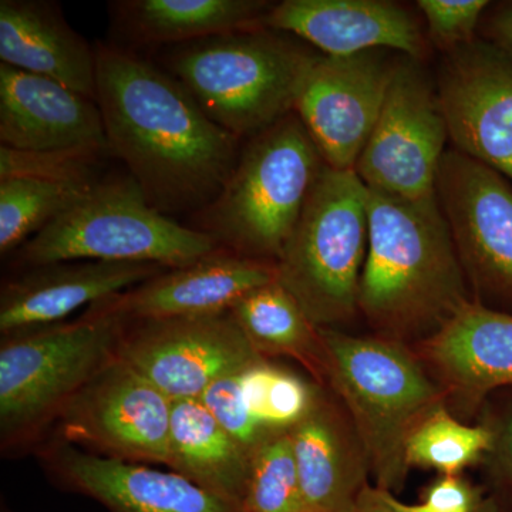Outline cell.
<instances>
[{"label": "cell", "mask_w": 512, "mask_h": 512, "mask_svg": "<svg viewBox=\"0 0 512 512\" xmlns=\"http://www.w3.org/2000/svg\"><path fill=\"white\" fill-rule=\"evenodd\" d=\"M96 103L111 154L167 217L208 207L238 163L241 138L174 76L126 49L96 46Z\"/></svg>", "instance_id": "6da1fadb"}, {"label": "cell", "mask_w": 512, "mask_h": 512, "mask_svg": "<svg viewBox=\"0 0 512 512\" xmlns=\"http://www.w3.org/2000/svg\"><path fill=\"white\" fill-rule=\"evenodd\" d=\"M367 212L359 313L375 335L414 348L474 302L453 235L436 194L409 200L369 190Z\"/></svg>", "instance_id": "7a4b0ae2"}, {"label": "cell", "mask_w": 512, "mask_h": 512, "mask_svg": "<svg viewBox=\"0 0 512 512\" xmlns=\"http://www.w3.org/2000/svg\"><path fill=\"white\" fill-rule=\"evenodd\" d=\"M328 362L326 386L355 424L370 478L396 495L409 477L406 444L414 429L441 406L446 392L406 343L382 336L320 329Z\"/></svg>", "instance_id": "3957f363"}, {"label": "cell", "mask_w": 512, "mask_h": 512, "mask_svg": "<svg viewBox=\"0 0 512 512\" xmlns=\"http://www.w3.org/2000/svg\"><path fill=\"white\" fill-rule=\"evenodd\" d=\"M325 161L295 113L249 138L218 197L195 229L221 248L276 265Z\"/></svg>", "instance_id": "277c9868"}, {"label": "cell", "mask_w": 512, "mask_h": 512, "mask_svg": "<svg viewBox=\"0 0 512 512\" xmlns=\"http://www.w3.org/2000/svg\"><path fill=\"white\" fill-rule=\"evenodd\" d=\"M127 320L84 311L73 322L2 336L0 450L40 448L84 384L117 355Z\"/></svg>", "instance_id": "5b68a950"}, {"label": "cell", "mask_w": 512, "mask_h": 512, "mask_svg": "<svg viewBox=\"0 0 512 512\" xmlns=\"http://www.w3.org/2000/svg\"><path fill=\"white\" fill-rule=\"evenodd\" d=\"M318 57L256 28L185 43L170 69L212 121L242 140L293 113Z\"/></svg>", "instance_id": "8992f818"}, {"label": "cell", "mask_w": 512, "mask_h": 512, "mask_svg": "<svg viewBox=\"0 0 512 512\" xmlns=\"http://www.w3.org/2000/svg\"><path fill=\"white\" fill-rule=\"evenodd\" d=\"M221 249L205 232L157 211L130 174L92 190L15 252L25 268L94 261L181 268Z\"/></svg>", "instance_id": "52a82bcc"}, {"label": "cell", "mask_w": 512, "mask_h": 512, "mask_svg": "<svg viewBox=\"0 0 512 512\" xmlns=\"http://www.w3.org/2000/svg\"><path fill=\"white\" fill-rule=\"evenodd\" d=\"M369 190L355 170L323 165L298 225L276 262V281L313 325L340 329L359 315L369 242Z\"/></svg>", "instance_id": "ba28073f"}, {"label": "cell", "mask_w": 512, "mask_h": 512, "mask_svg": "<svg viewBox=\"0 0 512 512\" xmlns=\"http://www.w3.org/2000/svg\"><path fill=\"white\" fill-rule=\"evenodd\" d=\"M173 400L119 356L70 400L57 439L94 456L170 467Z\"/></svg>", "instance_id": "9c48e42d"}, {"label": "cell", "mask_w": 512, "mask_h": 512, "mask_svg": "<svg viewBox=\"0 0 512 512\" xmlns=\"http://www.w3.org/2000/svg\"><path fill=\"white\" fill-rule=\"evenodd\" d=\"M436 197L473 301L512 313L510 180L453 148L441 160Z\"/></svg>", "instance_id": "30bf717a"}, {"label": "cell", "mask_w": 512, "mask_h": 512, "mask_svg": "<svg viewBox=\"0 0 512 512\" xmlns=\"http://www.w3.org/2000/svg\"><path fill=\"white\" fill-rule=\"evenodd\" d=\"M448 127L437 89L419 60L397 63L376 126L355 171L369 190L393 197L436 194L437 174L446 154Z\"/></svg>", "instance_id": "8fae6325"}, {"label": "cell", "mask_w": 512, "mask_h": 512, "mask_svg": "<svg viewBox=\"0 0 512 512\" xmlns=\"http://www.w3.org/2000/svg\"><path fill=\"white\" fill-rule=\"evenodd\" d=\"M117 356L171 400L200 399L212 383L264 359L229 312L128 322Z\"/></svg>", "instance_id": "7c38bea8"}, {"label": "cell", "mask_w": 512, "mask_h": 512, "mask_svg": "<svg viewBox=\"0 0 512 512\" xmlns=\"http://www.w3.org/2000/svg\"><path fill=\"white\" fill-rule=\"evenodd\" d=\"M396 67L383 50L348 57L320 53L293 113L326 165L335 170H355L383 109Z\"/></svg>", "instance_id": "4fadbf2b"}, {"label": "cell", "mask_w": 512, "mask_h": 512, "mask_svg": "<svg viewBox=\"0 0 512 512\" xmlns=\"http://www.w3.org/2000/svg\"><path fill=\"white\" fill-rule=\"evenodd\" d=\"M437 94L454 148L512 181V59L468 43L448 52Z\"/></svg>", "instance_id": "5bb4252c"}, {"label": "cell", "mask_w": 512, "mask_h": 512, "mask_svg": "<svg viewBox=\"0 0 512 512\" xmlns=\"http://www.w3.org/2000/svg\"><path fill=\"white\" fill-rule=\"evenodd\" d=\"M39 451L57 485L110 512H245L174 471L94 456L59 439Z\"/></svg>", "instance_id": "9a60e30c"}, {"label": "cell", "mask_w": 512, "mask_h": 512, "mask_svg": "<svg viewBox=\"0 0 512 512\" xmlns=\"http://www.w3.org/2000/svg\"><path fill=\"white\" fill-rule=\"evenodd\" d=\"M413 349L446 392L448 410L466 423L491 394L512 389V313L471 302Z\"/></svg>", "instance_id": "2e32d148"}, {"label": "cell", "mask_w": 512, "mask_h": 512, "mask_svg": "<svg viewBox=\"0 0 512 512\" xmlns=\"http://www.w3.org/2000/svg\"><path fill=\"white\" fill-rule=\"evenodd\" d=\"M276 281V265L218 249L194 264L167 269L86 312L140 320L221 315L247 293Z\"/></svg>", "instance_id": "e0dca14e"}, {"label": "cell", "mask_w": 512, "mask_h": 512, "mask_svg": "<svg viewBox=\"0 0 512 512\" xmlns=\"http://www.w3.org/2000/svg\"><path fill=\"white\" fill-rule=\"evenodd\" d=\"M262 28L291 33L330 57L384 49L414 60L426 55L419 23L387 0H285L266 13Z\"/></svg>", "instance_id": "ac0fdd59"}, {"label": "cell", "mask_w": 512, "mask_h": 512, "mask_svg": "<svg viewBox=\"0 0 512 512\" xmlns=\"http://www.w3.org/2000/svg\"><path fill=\"white\" fill-rule=\"evenodd\" d=\"M167 269L153 264L59 262L26 268L2 286L0 335L62 323L79 309L150 281Z\"/></svg>", "instance_id": "d6986e66"}, {"label": "cell", "mask_w": 512, "mask_h": 512, "mask_svg": "<svg viewBox=\"0 0 512 512\" xmlns=\"http://www.w3.org/2000/svg\"><path fill=\"white\" fill-rule=\"evenodd\" d=\"M306 512H355L372 484L365 447L345 406L320 387L308 416L291 431Z\"/></svg>", "instance_id": "ffe728a7"}, {"label": "cell", "mask_w": 512, "mask_h": 512, "mask_svg": "<svg viewBox=\"0 0 512 512\" xmlns=\"http://www.w3.org/2000/svg\"><path fill=\"white\" fill-rule=\"evenodd\" d=\"M0 146L22 151L110 148L96 100L3 63Z\"/></svg>", "instance_id": "44dd1931"}, {"label": "cell", "mask_w": 512, "mask_h": 512, "mask_svg": "<svg viewBox=\"0 0 512 512\" xmlns=\"http://www.w3.org/2000/svg\"><path fill=\"white\" fill-rule=\"evenodd\" d=\"M0 60L96 100V49L46 0L0 2Z\"/></svg>", "instance_id": "7402d4cb"}, {"label": "cell", "mask_w": 512, "mask_h": 512, "mask_svg": "<svg viewBox=\"0 0 512 512\" xmlns=\"http://www.w3.org/2000/svg\"><path fill=\"white\" fill-rule=\"evenodd\" d=\"M265 0H117L111 18L121 36L141 46L191 43L262 28Z\"/></svg>", "instance_id": "603a6c76"}, {"label": "cell", "mask_w": 512, "mask_h": 512, "mask_svg": "<svg viewBox=\"0 0 512 512\" xmlns=\"http://www.w3.org/2000/svg\"><path fill=\"white\" fill-rule=\"evenodd\" d=\"M170 470L244 508L251 454L200 399L173 400Z\"/></svg>", "instance_id": "cb8c5ba5"}, {"label": "cell", "mask_w": 512, "mask_h": 512, "mask_svg": "<svg viewBox=\"0 0 512 512\" xmlns=\"http://www.w3.org/2000/svg\"><path fill=\"white\" fill-rule=\"evenodd\" d=\"M229 313L258 355L295 360L312 380L326 386L328 362L320 329L278 281L247 293Z\"/></svg>", "instance_id": "d4e9b609"}, {"label": "cell", "mask_w": 512, "mask_h": 512, "mask_svg": "<svg viewBox=\"0 0 512 512\" xmlns=\"http://www.w3.org/2000/svg\"><path fill=\"white\" fill-rule=\"evenodd\" d=\"M100 180H0V254H15L30 238L82 200Z\"/></svg>", "instance_id": "484cf974"}, {"label": "cell", "mask_w": 512, "mask_h": 512, "mask_svg": "<svg viewBox=\"0 0 512 512\" xmlns=\"http://www.w3.org/2000/svg\"><path fill=\"white\" fill-rule=\"evenodd\" d=\"M490 444L491 433L484 424L466 423L441 406L410 434L406 463L440 476H463L468 467L481 463Z\"/></svg>", "instance_id": "4316f807"}, {"label": "cell", "mask_w": 512, "mask_h": 512, "mask_svg": "<svg viewBox=\"0 0 512 512\" xmlns=\"http://www.w3.org/2000/svg\"><path fill=\"white\" fill-rule=\"evenodd\" d=\"M320 387L315 380L268 359L259 360L241 373L248 412L271 433L291 431L301 423L318 399Z\"/></svg>", "instance_id": "83f0119b"}, {"label": "cell", "mask_w": 512, "mask_h": 512, "mask_svg": "<svg viewBox=\"0 0 512 512\" xmlns=\"http://www.w3.org/2000/svg\"><path fill=\"white\" fill-rule=\"evenodd\" d=\"M245 512H306L289 431L268 437L251 454Z\"/></svg>", "instance_id": "f1b7e54d"}, {"label": "cell", "mask_w": 512, "mask_h": 512, "mask_svg": "<svg viewBox=\"0 0 512 512\" xmlns=\"http://www.w3.org/2000/svg\"><path fill=\"white\" fill-rule=\"evenodd\" d=\"M107 156L111 151L104 147L22 151L0 146V180L97 181V170Z\"/></svg>", "instance_id": "f546056e"}, {"label": "cell", "mask_w": 512, "mask_h": 512, "mask_svg": "<svg viewBox=\"0 0 512 512\" xmlns=\"http://www.w3.org/2000/svg\"><path fill=\"white\" fill-rule=\"evenodd\" d=\"M477 417L491 433L490 448L481 460L485 493L498 512H512V392L491 394Z\"/></svg>", "instance_id": "4dcf8cb0"}, {"label": "cell", "mask_w": 512, "mask_h": 512, "mask_svg": "<svg viewBox=\"0 0 512 512\" xmlns=\"http://www.w3.org/2000/svg\"><path fill=\"white\" fill-rule=\"evenodd\" d=\"M245 370V369H244ZM241 373L222 377L212 383L200 397L202 404L215 420L241 444L249 454L254 453L268 437L276 433L259 426L247 409L241 389Z\"/></svg>", "instance_id": "1f68e13d"}, {"label": "cell", "mask_w": 512, "mask_h": 512, "mask_svg": "<svg viewBox=\"0 0 512 512\" xmlns=\"http://www.w3.org/2000/svg\"><path fill=\"white\" fill-rule=\"evenodd\" d=\"M419 9L426 18L429 36L437 46L448 52L473 42L481 13L488 6L485 0H419Z\"/></svg>", "instance_id": "d6a6232c"}, {"label": "cell", "mask_w": 512, "mask_h": 512, "mask_svg": "<svg viewBox=\"0 0 512 512\" xmlns=\"http://www.w3.org/2000/svg\"><path fill=\"white\" fill-rule=\"evenodd\" d=\"M389 500L402 512H498L484 488L464 476L437 477L424 488L420 503H403L390 493Z\"/></svg>", "instance_id": "836d02e7"}, {"label": "cell", "mask_w": 512, "mask_h": 512, "mask_svg": "<svg viewBox=\"0 0 512 512\" xmlns=\"http://www.w3.org/2000/svg\"><path fill=\"white\" fill-rule=\"evenodd\" d=\"M490 36L494 46L512 59V5L500 10L491 20Z\"/></svg>", "instance_id": "e575fe53"}, {"label": "cell", "mask_w": 512, "mask_h": 512, "mask_svg": "<svg viewBox=\"0 0 512 512\" xmlns=\"http://www.w3.org/2000/svg\"><path fill=\"white\" fill-rule=\"evenodd\" d=\"M355 512H402L389 500V493L380 490L375 485L370 484L369 487L360 495L357 501Z\"/></svg>", "instance_id": "d590c367"}, {"label": "cell", "mask_w": 512, "mask_h": 512, "mask_svg": "<svg viewBox=\"0 0 512 512\" xmlns=\"http://www.w3.org/2000/svg\"><path fill=\"white\" fill-rule=\"evenodd\" d=\"M0 512H13V511L10 510L8 505H5V503H2V510H0Z\"/></svg>", "instance_id": "8d00e7d4"}]
</instances>
